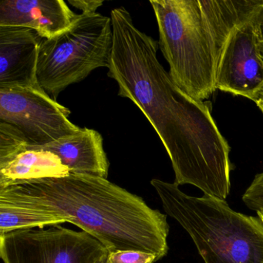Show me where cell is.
<instances>
[{
    "instance_id": "cell-2",
    "label": "cell",
    "mask_w": 263,
    "mask_h": 263,
    "mask_svg": "<svg viewBox=\"0 0 263 263\" xmlns=\"http://www.w3.org/2000/svg\"><path fill=\"white\" fill-rule=\"evenodd\" d=\"M0 200L35 212L61 217L102 243L109 252H168L167 215L138 195L93 175L31 180L0 189Z\"/></svg>"
},
{
    "instance_id": "cell-15",
    "label": "cell",
    "mask_w": 263,
    "mask_h": 263,
    "mask_svg": "<svg viewBox=\"0 0 263 263\" xmlns=\"http://www.w3.org/2000/svg\"><path fill=\"white\" fill-rule=\"evenodd\" d=\"M242 201L251 210L263 213V172L255 175L243 195Z\"/></svg>"
},
{
    "instance_id": "cell-12",
    "label": "cell",
    "mask_w": 263,
    "mask_h": 263,
    "mask_svg": "<svg viewBox=\"0 0 263 263\" xmlns=\"http://www.w3.org/2000/svg\"><path fill=\"white\" fill-rule=\"evenodd\" d=\"M70 173L61 159L47 151L27 150L0 164V189L31 180L63 177Z\"/></svg>"
},
{
    "instance_id": "cell-8",
    "label": "cell",
    "mask_w": 263,
    "mask_h": 263,
    "mask_svg": "<svg viewBox=\"0 0 263 263\" xmlns=\"http://www.w3.org/2000/svg\"><path fill=\"white\" fill-rule=\"evenodd\" d=\"M263 4L232 32L218 68L216 90L251 100L263 89Z\"/></svg>"
},
{
    "instance_id": "cell-9",
    "label": "cell",
    "mask_w": 263,
    "mask_h": 263,
    "mask_svg": "<svg viewBox=\"0 0 263 263\" xmlns=\"http://www.w3.org/2000/svg\"><path fill=\"white\" fill-rule=\"evenodd\" d=\"M41 41L31 29L0 27V89L41 86L37 78Z\"/></svg>"
},
{
    "instance_id": "cell-1",
    "label": "cell",
    "mask_w": 263,
    "mask_h": 263,
    "mask_svg": "<svg viewBox=\"0 0 263 263\" xmlns=\"http://www.w3.org/2000/svg\"><path fill=\"white\" fill-rule=\"evenodd\" d=\"M113 47L108 77L118 95L135 103L169 155L175 184H192L226 201L230 193L231 147L212 115L210 101L189 96L172 81L157 57L158 42L137 28L124 7L110 13Z\"/></svg>"
},
{
    "instance_id": "cell-7",
    "label": "cell",
    "mask_w": 263,
    "mask_h": 263,
    "mask_svg": "<svg viewBox=\"0 0 263 263\" xmlns=\"http://www.w3.org/2000/svg\"><path fill=\"white\" fill-rule=\"evenodd\" d=\"M70 110L41 87L0 89V122L20 130L31 147H41L78 133Z\"/></svg>"
},
{
    "instance_id": "cell-6",
    "label": "cell",
    "mask_w": 263,
    "mask_h": 263,
    "mask_svg": "<svg viewBox=\"0 0 263 263\" xmlns=\"http://www.w3.org/2000/svg\"><path fill=\"white\" fill-rule=\"evenodd\" d=\"M108 252L90 234L60 224L0 235L4 263H96Z\"/></svg>"
},
{
    "instance_id": "cell-5",
    "label": "cell",
    "mask_w": 263,
    "mask_h": 263,
    "mask_svg": "<svg viewBox=\"0 0 263 263\" xmlns=\"http://www.w3.org/2000/svg\"><path fill=\"white\" fill-rule=\"evenodd\" d=\"M113 41L111 18L98 13L78 15L61 34L41 38L40 85L55 100L64 89L81 82L93 70L108 68Z\"/></svg>"
},
{
    "instance_id": "cell-17",
    "label": "cell",
    "mask_w": 263,
    "mask_h": 263,
    "mask_svg": "<svg viewBox=\"0 0 263 263\" xmlns=\"http://www.w3.org/2000/svg\"><path fill=\"white\" fill-rule=\"evenodd\" d=\"M69 4L79 9L83 14H91L97 13V10L104 4L102 0H68Z\"/></svg>"
},
{
    "instance_id": "cell-11",
    "label": "cell",
    "mask_w": 263,
    "mask_h": 263,
    "mask_svg": "<svg viewBox=\"0 0 263 263\" xmlns=\"http://www.w3.org/2000/svg\"><path fill=\"white\" fill-rule=\"evenodd\" d=\"M28 150L47 151L61 159L70 173L107 178L109 161L101 134L93 129L81 128L78 133L41 147Z\"/></svg>"
},
{
    "instance_id": "cell-18",
    "label": "cell",
    "mask_w": 263,
    "mask_h": 263,
    "mask_svg": "<svg viewBox=\"0 0 263 263\" xmlns=\"http://www.w3.org/2000/svg\"><path fill=\"white\" fill-rule=\"evenodd\" d=\"M251 101H253L256 104L257 107L261 110L263 114V89L259 93H257L255 97H253Z\"/></svg>"
},
{
    "instance_id": "cell-3",
    "label": "cell",
    "mask_w": 263,
    "mask_h": 263,
    "mask_svg": "<svg viewBox=\"0 0 263 263\" xmlns=\"http://www.w3.org/2000/svg\"><path fill=\"white\" fill-rule=\"evenodd\" d=\"M158 46L172 81L197 101L216 90V78L233 30L263 0H152Z\"/></svg>"
},
{
    "instance_id": "cell-14",
    "label": "cell",
    "mask_w": 263,
    "mask_h": 263,
    "mask_svg": "<svg viewBox=\"0 0 263 263\" xmlns=\"http://www.w3.org/2000/svg\"><path fill=\"white\" fill-rule=\"evenodd\" d=\"M29 146L27 138L18 129L0 122V164L28 150Z\"/></svg>"
},
{
    "instance_id": "cell-13",
    "label": "cell",
    "mask_w": 263,
    "mask_h": 263,
    "mask_svg": "<svg viewBox=\"0 0 263 263\" xmlns=\"http://www.w3.org/2000/svg\"><path fill=\"white\" fill-rule=\"evenodd\" d=\"M66 219L45 212H35L0 200V235L21 229L57 226Z\"/></svg>"
},
{
    "instance_id": "cell-19",
    "label": "cell",
    "mask_w": 263,
    "mask_h": 263,
    "mask_svg": "<svg viewBox=\"0 0 263 263\" xmlns=\"http://www.w3.org/2000/svg\"><path fill=\"white\" fill-rule=\"evenodd\" d=\"M110 252L108 253L105 254V255H103L96 263H108V255Z\"/></svg>"
},
{
    "instance_id": "cell-16",
    "label": "cell",
    "mask_w": 263,
    "mask_h": 263,
    "mask_svg": "<svg viewBox=\"0 0 263 263\" xmlns=\"http://www.w3.org/2000/svg\"><path fill=\"white\" fill-rule=\"evenodd\" d=\"M156 255L140 251H115L109 253L108 263H155Z\"/></svg>"
},
{
    "instance_id": "cell-4",
    "label": "cell",
    "mask_w": 263,
    "mask_h": 263,
    "mask_svg": "<svg viewBox=\"0 0 263 263\" xmlns=\"http://www.w3.org/2000/svg\"><path fill=\"white\" fill-rule=\"evenodd\" d=\"M151 184L167 215L190 235L204 263H263V221L235 212L226 201L186 195L174 183Z\"/></svg>"
},
{
    "instance_id": "cell-20",
    "label": "cell",
    "mask_w": 263,
    "mask_h": 263,
    "mask_svg": "<svg viewBox=\"0 0 263 263\" xmlns=\"http://www.w3.org/2000/svg\"><path fill=\"white\" fill-rule=\"evenodd\" d=\"M259 49H260V53H261V58H262V61H263V36H262V37H261V39L260 40Z\"/></svg>"
},
{
    "instance_id": "cell-21",
    "label": "cell",
    "mask_w": 263,
    "mask_h": 263,
    "mask_svg": "<svg viewBox=\"0 0 263 263\" xmlns=\"http://www.w3.org/2000/svg\"><path fill=\"white\" fill-rule=\"evenodd\" d=\"M257 215H258V216L259 217V218H261L263 221V213H262V212H257Z\"/></svg>"
},
{
    "instance_id": "cell-10",
    "label": "cell",
    "mask_w": 263,
    "mask_h": 263,
    "mask_svg": "<svg viewBox=\"0 0 263 263\" xmlns=\"http://www.w3.org/2000/svg\"><path fill=\"white\" fill-rule=\"evenodd\" d=\"M78 15L64 0H3L0 27H25L42 39H50L69 28Z\"/></svg>"
}]
</instances>
